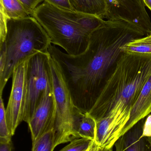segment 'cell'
<instances>
[{
	"instance_id": "13",
	"label": "cell",
	"mask_w": 151,
	"mask_h": 151,
	"mask_svg": "<svg viewBox=\"0 0 151 151\" xmlns=\"http://www.w3.org/2000/svg\"><path fill=\"white\" fill-rule=\"evenodd\" d=\"M70 2L75 11L104 19L105 14V0H70Z\"/></svg>"
},
{
	"instance_id": "20",
	"label": "cell",
	"mask_w": 151,
	"mask_h": 151,
	"mask_svg": "<svg viewBox=\"0 0 151 151\" xmlns=\"http://www.w3.org/2000/svg\"><path fill=\"white\" fill-rule=\"evenodd\" d=\"M44 1L57 8L66 10L74 11L70 0H44Z\"/></svg>"
},
{
	"instance_id": "14",
	"label": "cell",
	"mask_w": 151,
	"mask_h": 151,
	"mask_svg": "<svg viewBox=\"0 0 151 151\" xmlns=\"http://www.w3.org/2000/svg\"><path fill=\"white\" fill-rule=\"evenodd\" d=\"M1 10L7 18H25L32 16V13L19 0H0Z\"/></svg>"
},
{
	"instance_id": "4",
	"label": "cell",
	"mask_w": 151,
	"mask_h": 151,
	"mask_svg": "<svg viewBox=\"0 0 151 151\" xmlns=\"http://www.w3.org/2000/svg\"><path fill=\"white\" fill-rule=\"evenodd\" d=\"M49 38L33 17L7 19L5 39L0 43V96L15 68L40 52H48Z\"/></svg>"
},
{
	"instance_id": "8",
	"label": "cell",
	"mask_w": 151,
	"mask_h": 151,
	"mask_svg": "<svg viewBox=\"0 0 151 151\" xmlns=\"http://www.w3.org/2000/svg\"><path fill=\"white\" fill-rule=\"evenodd\" d=\"M27 60L20 63L12 74L11 91L5 110L6 120L12 136L23 121L27 96Z\"/></svg>"
},
{
	"instance_id": "16",
	"label": "cell",
	"mask_w": 151,
	"mask_h": 151,
	"mask_svg": "<svg viewBox=\"0 0 151 151\" xmlns=\"http://www.w3.org/2000/svg\"><path fill=\"white\" fill-rule=\"evenodd\" d=\"M121 50L127 54H151V35L129 42Z\"/></svg>"
},
{
	"instance_id": "15",
	"label": "cell",
	"mask_w": 151,
	"mask_h": 151,
	"mask_svg": "<svg viewBox=\"0 0 151 151\" xmlns=\"http://www.w3.org/2000/svg\"><path fill=\"white\" fill-rule=\"evenodd\" d=\"M97 122L88 113H81L76 125V132L79 138L95 141L96 133Z\"/></svg>"
},
{
	"instance_id": "5",
	"label": "cell",
	"mask_w": 151,
	"mask_h": 151,
	"mask_svg": "<svg viewBox=\"0 0 151 151\" xmlns=\"http://www.w3.org/2000/svg\"><path fill=\"white\" fill-rule=\"evenodd\" d=\"M50 64L56 105V120L53 129L56 147L79 138L76 132V125L81 112L74 106L59 67L51 57Z\"/></svg>"
},
{
	"instance_id": "1",
	"label": "cell",
	"mask_w": 151,
	"mask_h": 151,
	"mask_svg": "<svg viewBox=\"0 0 151 151\" xmlns=\"http://www.w3.org/2000/svg\"><path fill=\"white\" fill-rule=\"evenodd\" d=\"M145 36L138 28L120 20H107L91 33L85 52L72 56L50 45L48 52L57 64L74 106L89 113L129 42Z\"/></svg>"
},
{
	"instance_id": "6",
	"label": "cell",
	"mask_w": 151,
	"mask_h": 151,
	"mask_svg": "<svg viewBox=\"0 0 151 151\" xmlns=\"http://www.w3.org/2000/svg\"><path fill=\"white\" fill-rule=\"evenodd\" d=\"M48 52H40L27 60V96L23 121L28 123L43 98L45 91L52 85Z\"/></svg>"
},
{
	"instance_id": "21",
	"label": "cell",
	"mask_w": 151,
	"mask_h": 151,
	"mask_svg": "<svg viewBox=\"0 0 151 151\" xmlns=\"http://www.w3.org/2000/svg\"><path fill=\"white\" fill-rule=\"evenodd\" d=\"M142 136L146 138L151 147V115L148 116L144 121Z\"/></svg>"
},
{
	"instance_id": "12",
	"label": "cell",
	"mask_w": 151,
	"mask_h": 151,
	"mask_svg": "<svg viewBox=\"0 0 151 151\" xmlns=\"http://www.w3.org/2000/svg\"><path fill=\"white\" fill-rule=\"evenodd\" d=\"M151 113V76L144 84L139 97L132 106L130 118L122 130L121 137Z\"/></svg>"
},
{
	"instance_id": "7",
	"label": "cell",
	"mask_w": 151,
	"mask_h": 151,
	"mask_svg": "<svg viewBox=\"0 0 151 151\" xmlns=\"http://www.w3.org/2000/svg\"><path fill=\"white\" fill-rule=\"evenodd\" d=\"M107 20H120L132 25L146 36L151 35V20L144 0H105Z\"/></svg>"
},
{
	"instance_id": "3",
	"label": "cell",
	"mask_w": 151,
	"mask_h": 151,
	"mask_svg": "<svg viewBox=\"0 0 151 151\" xmlns=\"http://www.w3.org/2000/svg\"><path fill=\"white\" fill-rule=\"evenodd\" d=\"M32 17L45 30L51 43L72 56L86 51L91 33L105 21L94 15L62 9L45 1L35 9Z\"/></svg>"
},
{
	"instance_id": "19",
	"label": "cell",
	"mask_w": 151,
	"mask_h": 151,
	"mask_svg": "<svg viewBox=\"0 0 151 151\" xmlns=\"http://www.w3.org/2000/svg\"><path fill=\"white\" fill-rule=\"evenodd\" d=\"M93 142L86 138H77L59 151H87Z\"/></svg>"
},
{
	"instance_id": "26",
	"label": "cell",
	"mask_w": 151,
	"mask_h": 151,
	"mask_svg": "<svg viewBox=\"0 0 151 151\" xmlns=\"http://www.w3.org/2000/svg\"><path fill=\"white\" fill-rule=\"evenodd\" d=\"M98 151H113V148L107 149V148L99 147Z\"/></svg>"
},
{
	"instance_id": "17",
	"label": "cell",
	"mask_w": 151,
	"mask_h": 151,
	"mask_svg": "<svg viewBox=\"0 0 151 151\" xmlns=\"http://www.w3.org/2000/svg\"><path fill=\"white\" fill-rule=\"evenodd\" d=\"M54 140V132L51 129L33 142L32 151H53L56 148Z\"/></svg>"
},
{
	"instance_id": "9",
	"label": "cell",
	"mask_w": 151,
	"mask_h": 151,
	"mask_svg": "<svg viewBox=\"0 0 151 151\" xmlns=\"http://www.w3.org/2000/svg\"><path fill=\"white\" fill-rule=\"evenodd\" d=\"M131 111V108L119 101L105 117L97 121L95 142L99 147L113 148L129 120Z\"/></svg>"
},
{
	"instance_id": "25",
	"label": "cell",
	"mask_w": 151,
	"mask_h": 151,
	"mask_svg": "<svg viewBox=\"0 0 151 151\" xmlns=\"http://www.w3.org/2000/svg\"><path fill=\"white\" fill-rule=\"evenodd\" d=\"M144 1L146 6L151 11V0H144Z\"/></svg>"
},
{
	"instance_id": "22",
	"label": "cell",
	"mask_w": 151,
	"mask_h": 151,
	"mask_svg": "<svg viewBox=\"0 0 151 151\" xmlns=\"http://www.w3.org/2000/svg\"><path fill=\"white\" fill-rule=\"evenodd\" d=\"M19 1H20L24 4V6L32 12V15H33L34 11L39 6L38 5L39 4L44 0H19Z\"/></svg>"
},
{
	"instance_id": "10",
	"label": "cell",
	"mask_w": 151,
	"mask_h": 151,
	"mask_svg": "<svg viewBox=\"0 0 151 151\" xmlns=\"http://www.w3.org/2000/svg\"><path fill=\"white\" fill-rule=\"evenodd\" d=\"M56 116V102L52 85L47 88L42 101L27 123L33 142L53 129Z\"/></svg>"
},
{
	"instance_id": "18",
	"label": "cell",
	"mask_w": 151,
	"mask_h": 151,
	"mask_svg": "<svg viewBox=\"0 0 151 151\" xmlns=\"http://www.w3.org/2000/svg\"><path fill=\"white\" fill-rule=\"evenodd\" d=\"M5 107L2 96H0V141H11V137L6 120Z\"/></svg>"
},
{
	"instance_id": "2",
	"label": "cell",
	"mask_w": 151,
	"mask_h": 151,
	"mask_svg": "<svg viewBox=\"0 0 151 151\" xmlns=\"http://www.w3.org/2000/svg\"><path fill=\"white\" fill-rule=\"evenodd\" d=\"M151 76V54L122 53L89 114L98 121L119 101L132 109Z\"/></svg>"
},
{
	"instance_id": "24",
	"label": "cell",
	"mask_w": 151,
	"mask_h": 151,
	"mask_svg": "<svg viewBox=\"0 0 151 151\" xmlns=\"http://www.w3.org/2000/svg\"><path fill=\"white\" fill-rule=\"evenodd\" d=\"M99 148V146L94 141L87 151H98Z\"/></svg>"
},
{
	"instance_id": "23",
	"label": "cell",
	"mask_w": 151,
	"mask_h": 151,
	"mask_svg": "<svg viewBox=\"0 0 151 151\" xmlns=\"http://www.w3.org/2000/svg\"><path fill=\"white\" fill-rule=\"evenodd\" d=\"M0 151H12L11 141L0 142Z\"/></svg>"
},
{
	"instance_id": "11",
	"label": "cell",
	"mask_w": 151,
	"mask_h": 151,
	"mask_svg": "<svg viewBox=\"0 0 151 151\" xmlns=\"http://www.w3.org/2000/svg\"><path fill=\"white\" fill-rule=\"evenodd\" d=\"M144 119L137 123L116 142L115 151H151V147L143 132Z\"/></svg>"
}]
</instances>
